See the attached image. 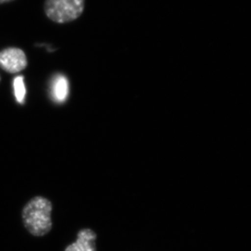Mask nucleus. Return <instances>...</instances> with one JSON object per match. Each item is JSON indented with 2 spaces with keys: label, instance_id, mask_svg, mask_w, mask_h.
Wrapping results in <instances>:
<instances>
[{
  "label": "nucleus",
  "instance_id": "39448f33",
  "mask_svg": "<svg viewBox=\"0 0 251 251\" xmlns=\"http://www.w3.org/2000/svg\"><path fill=\"white\" fill-rule=\"evenodd\" d=\"M69 87L68 79L61 74L54 77L50 85V96L53 101L62 103L69 96Z\"/></svg>",
  "mask_w": 251,
  "mask_h": 251
},
{
  "label": "nucleus",
  "instance_id": "423d86ee",
  "mask_svg": "<svg viewBox=\"0 0 251 251\" xmlns=\"http://www.w3.org/2000/svg\"><path fill=\"white\" fill-rule=\"evenodd\" d=\"M14 86L15 96L17 102L20 104H24L25 97V87L24 78L22 76H18L15 77L13 81Z\"/></svg>",
  "mask_w": 251,
  "mask_h": 251
},
{
  "label": "nucleus",
  "instance_id": "0eeeda50",
  "mask_svg": "<svg viewBox=\"0 0 251 251\" xmlns=\"http://www.w3.org/2000/svg\"><path fill=\"white\" fill-rule=\"evenodd\" d=\"M12 1H14V0H0V4L6 3V2H12Z\"/></svg>",
  "mask_w": 251,
  "mask_h": 251
},
{
  "label": "nucleus",
  "instance_id": "f257e3e1",
  "mask_svg": "<svg viewBox=\"0 0 251 251\" xmlns=\"http://www.w3.org/2000/svg\"><path fill=\"white\" fill-rule=\"evenodd\" d=\"M52 203L45 197L38 195L28 200L22 208L24 227L33 237H43L52 228Z\"/></svg>",
  "mask_w": 251,
  "mask_h": 251
},
{
  "label": "nucleus",
  "instance_id": "7ed1b4c3",
  "mask_svg": "<svg viewBox=\"0 0 251 251\" xmlns=\"http://www.w3.org/2000/svg\"><path fill=\"white\" fill-rule=\"evenodd\" d=\"M27 65V57L22 49L8 48L0 51V68L8 74L23 71Z\"/></svg>",
  "mask_w": 251,
  "mask_h": 251
},
{
  "label": "nucleus",
  "instance_id": "20e7f679",
  "mask_svg": "<svg viewBox=\"0 0 251 251\" xmlns=\"http://www.w3.org/2000/svg\"><path fill=\"white\" fill-rule=\"evenodd\" d=\"M96 233L89 228H84L77 233V239L69 245L64 251H96Z\"/></svg>",
  "mask_w": 251,
  "mask_h": 251
},
{
  "label": "nucleus",
  "instance_id": "f03ea898",
  "mask_svg": "<svg viewBox=\"0 0 251 251\" xmlns=\"http://www.w3.org/2000/svg\"><path fill=\"white\" fill-rule=\"evenodd\" d=\"M85 0H46L44 11L47 17L59 24L74 22L81 17Z\"/></svg>",
  "mask_w": 251,
  "mask_h": 251
},
{
  "label": "nucleus",
  "instance_id": "6e6552de",
  "mask_svg": "<svg viewBox=\"0 0 251 251\" xmlns=\"http://www.w3.org/2000/svg\"><path fill=\"white\" fill-rule=\"evenodd\" d=\"M0 81H1V76H0Z\"/></svg>",
  "mask_w": 251,
  "mask_h": 251
}]
</instances>
